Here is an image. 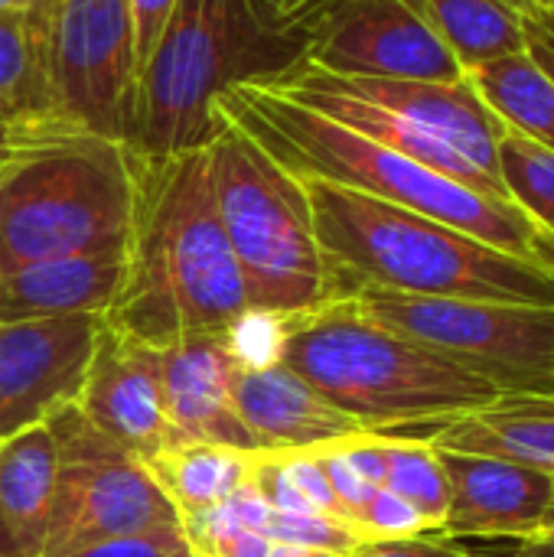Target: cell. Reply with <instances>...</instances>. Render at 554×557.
<instances>
[{"label": "cell", "instance_id": "cell-1", "mask_svg": "<svg viewBox=\"0 0 554 557\" xmlns=\"http://www.w3.org/2000/svg\"><path fill=\"white\" fill-rule=\"evenodd\" d=\"M140 157L124 281L104 323L153 349L242 330L251 307L219 222L206 147Z\"/></svg>", "mask_w": 554, "mask_h": 557}, {"label": "cell", "instance_id": "cell-2", "mask_svg": "<svg viewBox=\"0 0 554 557\" xmlns=\"http://www.w3.org/2000/svg\"><path fill=\"white\" fill-rule=\"evenodd\" d=\"M238 346L284 362L362 431L382 437L431 441L441 424L500 395L490 382L372 320L356 297L294 317H248Z\"/></svg>", "mask_w": 554, "mask_h": 557}, {"label": "cell", "instance_id": "cell-3", "mask_svg": "<svg viewBox=\"0 0 554 557\" xmlns=\"http://www.w3.org/2000/svg\"><path fill=\"white\" fill-rule=\"evenodd\" d=\"M216 108L242 124L297 176L359 189L554 271V238L516 202L473 189L392 147H382L261 78L229 85Z\"/></svg>", "mask_w": 554, "mask_h": 557}, {"label": "cell", "instance_id": "cell-4", "mask_svg": "<svg viewBox=\"0 0 554 557\" xmlns=\"http://www.w3.org/2000/svg\"><path fill=\"white\" fill-rule=\"evenodd\" d=\"M300 180L340 297L385 290L554 307L552 268L500 251L460 228L359 189Z\"/></svg>", "mask_w": 554, "mask_h": 557}, {"label": "cell", "instance_id": "cell-5", "mask_svg": "<svg viewBox=\"0 0 554 557\" xmlns=\"http://www.w3.org/2000/svg\"><path fill=\"white\" fill-rule=\"evenodd\" d=\"M140 160L131 140L75 131L0 163L3 274L36 261L124 251Z\"/></svg>", "mask_w": 554, "mask_h": 557}, {"label": "cell", "instance_id": "cell-6", "mask_svg": "<svg viewBox=\"0 0 554 557\" xmlns=\"http://www.w3.org/2000/svg\"><path fill=\"white\" fill-rule=\"evenodd\" d=\"M206 160L251 317H294L340 300L304 180L222 111L206 140Z\"/></svg>", "mask_w": 554, "mask_h": 557}, {"label": "cell", "instance_id": "cell-7", "mask_svg": "<svg viewBox=\"0 0 554 557\" xmlns=\"http://www.w3.org/2000/svg\"><path fill=\"white\" fill-rule=\"evenodd\" d=\"M271 46L291 42L264 29L251 0H176L137 78L131 144L150 157L206 147L219 124V95L278 72Z\"/></svg>", "mask_w": 554, "mask_h": 557}, {"label": "cell", "instance_id": "cell-8", "mask_svg": "<svg viewBox=\"0 0 554 557\" xmlns=\"http://www.w3.org/2000/svg\"><path fill=\"white\" fill-rule=\"evenodd\" d=\"M356 304L500 395H554V307L359 290Z\"/></svg>", "mask_w": 554, "mask_h": 557}, {"label": "cell", "instance_id": "cell-9", "mask_svg": "<svg viewBox=\"0 0 554 557\" xmlns=\"http://www.w3.org/2000/svg\"><path fill=\"white\" fill-rule=\"evenodd\" d=\"M46 424L56 441V493L42 557L75 555L153 529H180L176 509L147 467L75 405L56 411Z\"/></svg>", "mask_w": 554, "mask_h": 557}, {"label": "cell", "instance_id": "cell-10", "mask_svg": "<svg viewBox=\"0 0 554 557\" xmlns=\"http://www.w3.org/2000/svg\"><path fill=\"white\" fill-rule=\"evenodd\" d=\"M49 108L78 131L131 140L137 65L127 0H36Z\"/></svg>", "mask_w": 554, "mask_h": 557}, {"label": "cell", "instance_id": "cell-11", "mask_svg": "<svg viewBox=\"0 0 554 557\" xmlns=\"http://www.w3.org/2000/svg\"><path fill=\"white\" fill-rule=\"evenodd\" d=\"M294 62L359 78H464V65L418 0H333L304 29Z\"/></svg>", "mask_w": 554, "mask_h": 557}, {"label": "cell", "instance_id": "cell-12", "mask_svg": "<svg viewBox=\"0 0 554 557\" xmlns=\"http://www.w3.org/2000/svg\"><path fill=\"white\" fill-rule=\"evenodd\" d=\"M98 333L95 313L0 323V441L75 405Z\"/></svg>", "mask_w": 554, "mask_h": 557}, {"label": "cell", "instance_id": "cell-13", "mask_svg": "<svg viewBox=\"0 0 554 557\" xmlns=\"http://www.w3.org/2000/svg\"><path fill=\"white\" fill-rule=\"evenodd\" d=\"M75 408L137 460L173 444L153 346L121 336L104 317Z\"/></svg>", "mask_w": 554, "mask_h": 557}, {"label": "cell", "instance_id": "cell-14", "mask_svg": "<svg viewBox=\"0 0 554 557\" xmlns=\"http://www.w3.org/2000/svg\"><path fill=\"white\" fill-rule=\"evenodd\" d=\"M300 69H307V65H300ZM307 72H313L330 88L356 95V98L421 127L424 134L444 140L460 157H467L490 183H496L506 193L503 176H500V157H496V147L503 140L506 127L483 104V98L470 88L467 78H460V82H411V78L330 75V72H317V69H307Z\"/></svg>", "mask_w": 554, "mask_h": 557}, {"label": "cell", "instance_id": "cell-15", "mask_svg": "<svg viewBox=\"0 0 554 557\" xmlns=\"http://www.w3.org/2000/svg\"><path fill=\"white\" fill-rule=\"evenodd\" d=\"M153 352L173 444H222L255 450L232 401L238 330L180 339Z\"/></svg>", "mask_w": 554, "mask_h": 557}, {"label": "cell", "instance_id": "cell-16", "mask_svg": "<svg viewBox=\"0 0 554 557\" xmlns=\"http://www.w3.org/2000/svg\"><path fill=\"white\" fill-rule=\"evenodd\" d=\"M438 450V447H434ZM447 476V522L441 539L447 542H500L529 539L542 532L554 476L519 463L438 450Z\"/></svg>", "mask_w": 554, "mask_h": 557}, {"label": "cell", "instance_id": "cell-17", "mask_svg": "<svg viewBox=\"0 0 554 557\" xmlns=\"http://www.w3.org/2000/svg\"><path fill=\"white\" fill-rule=\"evenodd\" d=\"M232 401L255 450L268 454L313 450L356 434H369L349 414L333 408L294 369L271 356H248L242 346L232 375Z\"/></svg>", "mask_w": 554, "mask_h": 557}, {"label": "cell", "instance_id": "cell-18", "mask_svg": "<svg viewBox=\"0 0 554 557\" xmlns=\"http://www.w3.org/2000/svg\"><path fill=\"white\" fill-rule=\"evenodd\" d=\"M124 281V251L23 264L0 277V323L104 317Z\"/></svg>", "mask_w": 554, "mask_h": 557}, {"label": "cell", "instance_id": "cell-19", "mask_svg": "<svg viewBox=\"0 0 554 557\" xmlns=\"http://www.w3.org/2000/svg\"><path fill=\"white\" fill-rule=\"evenodd\" d=\"M438 450L477 454L554 476V395L506 392L451 418L428 441Z\"/></svg>", "mask_w": 554, "mask_h": 557}, {"label": "cell", "instance_id": "cell-20", "mask_svg": "<svg viewBox=\"0 0 554 557\" xmlns=\"http://www.w3.org/2000/svg\"><path fill=\"white\" fill-rule=\"evenodd\" d=\"M56 493L49 424L0 441V557H42Z\"/></svg>", "mask_w": 554, "mask_h": 557}, {"label": "cell", "instance_id": "cell-21", "mask_svg": "<svg viewBox=\"0 0 554 557\" xmlns=\"http://www.w3.org/2000/svg\"><path fill=\"white\" fill-rule=\"evenodd\" d=\"M140 463L147 467L167 503L176 509L183 529V522L219 509L242 486H248L255 450L222 444H170Z\"/></svg>", "mask_w": 554, "mask_h": 557}, {"label": "cell", "instance_id": "cell-22", "mask_svg": "<svg viewBox=\"0 0 554 557\" xmlns=\"http://www.w3.org/2000/svg\"><path fill=\"white\" fill-rule=\"evenodd\" d=\"M464 78L506 131L554 150V82L526 49L483 62L464 72Z\"/></svg>", "mask_w": 554, "mask_h": 557}, {"label": "cell", "instance_id": "cell-23", "mask_svg": "<svg viewBox=\"0 0 554 557\" xmlns=\"http://www.w3.org/2000/svg\"><path fill=\"white\" fill-rule=\"evenodd\" d=\"M464 72L522 52V10L513 0H418Z\"/></svg>", "mask_w": 554, "mask_h": 557}, {"label": "cell", "instance_id": "cell-24", "mask_svg": "<svg viewBox=\"0 0 554 557\" xmlns=\"http://www.w3.org/2000/svg\"><path fill=\"white\" fill-rule=\"evenodd\" d=\"M0 111L16 117H56L49 108L42 36L36 10H0Z\"/></svg>", "mask_w": 554, "mask_h": 557}, {"label": "cell", "instance_id": "cell-25", "mask_svg": "<svg viewBox=\"0 0 554 557\" xmlns=\"http://www.w3.org/2000/svg\"><path fill=\"white\" fill-rule=\"evenodd\" d=\"M382 454H385V490H392L408 506H415L418 516L428 522L431 535H441L447 522L451 493L438 450L428 441L382 437Z\"/></svg>", "mask_w": 554, "mask_h": 557}, {"label": "cell", "instance_id": "cell-26", "mask_svg": "<svg viewBox=\"0 0 554 557\" xmlns=\"http://www.w3.org/2000/svg\"><path fill=\"white\" fill-rule=\"evenodd\" d=\"M496 157L509 199L554 238V150L506 131Z\"/></svg>", "mask_w": 554, "mask_h": 557}, {"label": "cell", "instance_id": "cell-27", "mask_svg": "<svg viewBox=\"0 0 554 557\" xmlns=\"http://www.w3.org/2000/svg\"><path fill=\"white\" fill-rule=\"evenodd\" d=\"M356 532L359 539L369 542H395V539H418V535H431L428 522L418 516L415 506H408L402 496H395L392 490H379L369 506L359 512L356 519Z\"/></svg>", "mask_w": 554, "mask_h": 557}, {"label": "cell", "instance_id": "cell-28", "mask_svg": "<svg viewBox=\"0 0 554 557\" xmlns=\"http://www.w3.org/2000/svg\"><path fill=\"white\" fill-rule=\"evenodd\" d=\"M193 548L183 535V529H153L144 535H131V539H114V542H101L91 548H82L75 555L65 557H189Z\"/></svg>", "mask_w": 554, "mask_h": 557}, {"label": "cell", "instance_id": "cell-29", "mask_svg": "<svg viewBox=\"0 0 554 557\" xmlns=\"http://www.w3.org/2000/svg\"><path fill=\"white\" fill-rule=\"evenodd\" d=\"M78 127H72L62 117H16V114H3L0 111V163H7L10 157L42 147L49 140H59L65 134H75Z\"/></svg>", "mask_w": 554, "mask_h": 557}, {"label": "cell", "instance_id": "cell-30", "mask_svg": "<svg viewBox=\"0 0 554 557\" xmlns=\"http://www.w3.org/2000/svg\"><path fill=\"white\" fill-rule=\"evenodd\" d=\"M333 0H251L258 20L268 33L287 42H300L304 29L313 23L317 13H323Z\"/></svg>", "mask_w": 554, "mask_h": 557}, {"label": "cell", "instance_id": "cell-31", "mask_svg": "<svg viewBox=\"0 0 554 557\" xmlns=\"http://www.w3.org/2000/svg\"><path fill=\"white\" fill-rule=\"evenodd\" d=\"M131 3V29H134V65H137V78L147 65V59L153 55L176 0H127Z\"/></svg>", "mask_w": 554, "mask_h": 557}, {"label": "cell", "instance_id": "cell-32", "mask_svg": "<svg viewBox=\"0 0 554 557\" xmlns=\"http://www.w3.org/2000/svg\"><path fill=\"white\" fill-rule=\"evenodd\" d=\"M522 39L526 52L554 82V3L532 0L529 7H522Z\"/></svg>", "mask_w": 554, "mask_h": 557}, {"label": "cell", "instance_id": "cell-33", "mask_svg": "<svg viewBox=\"0 0 554 557\" xmlns=\"http://www.w3.org/2000/svg\"><path fill=\"white\" fill-rule=\"evenodd\" d=\"M353 557H473L464 545H454L441 535L395 539V542H369Z\"/></svg>", "mask_w": 554, "mask_h": 557}, {"label": "cell", "instance_id": "cell-34", "mask_svg": "<svg viewBox=\"0 0 554 557\" xmlns=\"http://www.w3.org/2000/svg\"><path fill=\"white\" fill-rule=\"evenodd\" d=\"M467 552L473 557H554V532H539L529 539H500Z\"/></svg>", "mask_w": 554, "mask_h": 557}, {"label": "cell", "instance_id": "cell-35", "mask_svg": "<svg viewBox=\"0 0 554 557\" xmlns=\"http://www.w3.org/2000/svg\"><path fill=\"white\" fill-rule=\"evenodd\" d=\"M36 0H0V10H26L33 7Z\"/></svg>", "mask_w": 554, "mask_h": 557}, {"label": "cell", "instance_id": "cell-36", "mask_svg": "<svg viewBox=\"0 0 554 557\" xmlns=\"http://www.w3.org/2000/svg\"><path fill=\"white\" fill-rule=\"evenodd\" d=\"M542 532H554V490L552 503H549V512H545V522H542Z\"/></svg>", "mask_w": 554, "mask_h": 557}, {"label": "cell", "instance_id": "cell-37", "mask_svg": "<svg viewBox=\"0 0 554 557\" xmlns=\"http://www.w3.org/2000/svg\"><path fill=\"white\" fill-rule=\"evenodd\" d=\"M513 3H516V7H519V10H522V7H529V3H532V0H513Z\"/></svg>", "mask_w": 554, "mask_h": 557}, {"label": "cell", "instance_id": "cell-38", "mask_svg": "<svg viewBox=\"0 0 554 557\" xmlns=\"http://www.w3.org/2000/svg\"><path fill=\"white\" fill-rule=\"evenodd\" d=\"M0 277H3V261H0Z\"/></svg>", "mask_w": 554, "mask_h": 557}, {"label": "cell", "instance_id": "cell-39", "mask_svg": "<svg viewBox=\"0 0 554 557\" xmlns=\"http://www.w3.org/2000/svg\"><path fill=\"white\" fill-rule=\"evenodd\" d=\"M549 3H554V0H549Z\"/></svg>", "mask_w": 554, "mask_h": 557}, {"label": "cell", "instance_id": "cell-40", "mask_svg": "<svg viewBox=\"0 0 554 557\" xmlns=\"http://www.w3.org/2000/svg\"><path fill=\"white\" fill-rule=\"evenodd\" d=\"M189 557H196V555H189Z\"/></svg>", "mask_w": 554, "mask_h": 557}]
</instances>
